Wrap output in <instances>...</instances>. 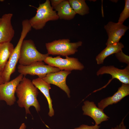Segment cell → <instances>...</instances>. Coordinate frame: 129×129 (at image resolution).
Wrapping results in <instances>:
<instances>
[{
  "instance_id": "6da1fadb",
  "label": "cell",
  "mask_w": 129,
  "mask_h": 129,
  "mask_svg": "<svg viewBox=\"0 0 129 129\" xmlns=\"http://www.w3.org/2000/svg\"><path fill=\"white\" fill-rule=\"evenodd\" d=\"M16 93L18 98V105L24 108L26 114H31L29 108L31 106L34 107L38 112L40 111V107L37 99L38 89L30 79L23 76L17 87Z\"/></svg>"
},
{
  "instance_id": "7a4b0ae2",
  "label": "cell",
  "mask_w": 129,
  "mask_h": 129,
  "mask_svg": "<svg viewBox=\"0 0 129 129\" xmlns=\"http://www.w3.org/2000/svg\"><path fill=\"white\" fill-rule=\"evenodd\" d=\"M53 9L49 0L39 4L35 15L29 20L32 27L36 30H40L43 28L48 21L58 20L59 17Z\"/></svg>"
},
{
  "instance_id": "3957f363",
  "label": "cell",
  "mask_w": 129,
  "mask_h": 129,
  "mask_svg": "<svg viewBox=\"0 0 129 129\" xmlns=\"http://www.w3.org/2000/svg\"><path fill=\"white\" fill-rule=\"evenodd\" d=\"M49 55L47 53L43 54L39 52L32 40H24L21 45L18 62L20 65H28L35 62L44 61Z\"/></svg>"
},
{
  "instance_id": "277c9868",
  "label": "cell",
  "mask_w": 129,
  "mask_h": 129,
  "mask_svg": "<svg viewBox=\"0 0 129 129\" xmlns=\"http://www.w3.org/2000/svg\"><path fill=\"white\" fill-rule=\"evenodd\" d=\"M82 44L81 41L71 43L69 39H62L46 43L45 46L49 55L66 57L75 54Z\"/></svg>"
},
{
  "instance_id": "5b68a950",
  "label": "cell",
  "mask_w": 129,
  "mask_h": 129,
  "mask_svg": "<svg viewBox=\"0 0 129 129\" xmlns=\"http://www.w3.org/2000/svg\"><path fill=\"white\" fill-rule=\"evenodd\" d=\"M65 57V58L64 59L60 57V55L55 57L48 56L44 61L48 65L58 68L60 70H82L84 69V66L78 59L68 56Z\"/></svg>"
},
{
  "instance_id": "8992f818",
  "label": "cell",
  "mask_w": 129,
  "mask_h": 129,
  "mask_svg": "<svg viewBox=\"0 0 129 129\" xmlns=\"http://www.w3.org/2000/svg\"><path fill=\"white\" fill-rule=\"evenodd\" d=\"M17 69L18 72L23 76H25L28 74L36 75L38 78L42 79L49 73L57 72L60 70L58 68L45 65L42 61L35 62L27 66L19 64Z\"/></svg>"
},
{
  "instance_id": "52a82bcc",
  "label": "cell",
  "mask_w": 129,
  "mask_h": 129,
  "mask_svg": "<svg viewBox=\"0 0 129 129\" xmlns=\"http://www.w3.org/2000/svg\"><path fill=\"white\" fill-rule=\"evenodd\" d=\"M28 34L25 30L22 31L18 42L8 60L5 68L1 72V75L5 83L10 81L11 75L15 72L19 58L21 45Z\"/></svg>"
},
{
  "instance_id": "ba28073f",
  "label": "cell",
  "mask_w": 129,
  "mask_h": 129,
  "mask_svg": "<svg viewBox=\"0 0 129 129\" xmlns=\"http://www.w3.org/2000/svg\"><path fill=\"white\" fill-rule=\"evenodd\" d=\"M23 77L20 74L11 81L0 85V100L5 101L9 106L14 104L16 101L15 93L16 89Z\"/></svg>"
},
{
  "instance_id": "9c48e42d",
  "label": "cell",
  "mask_w": 129,
  "mask_h": 129,
  "mask_svg": "<svg viewBox=\"0 0 129 129\" xmlns=\"http://www.w3.org/2000/svg\"><path fill=\"white\" fill-rule=\"evenodd\" d=\"M104 74H110L112 76V79L105 86L95 90V92L105 88L114 79L118 80L123 83L129 84V65L123 69H119L113 65L103 66L101 67L96 73L97 76Z\"/></svg>"
},
{
  "instance_id": "30bf717a",
  "label": "cell",
  "mask_w": 129,
  "mask_h": 129,
  "mask_svg": "<svg viewBox=\"0 0 129 129\" xmlns=\"http://www.w3.org/2000/svg\"><path fill=\"white\" fill-rule=\"evenodd\" d=\"M108 35V38L106 43L108 45L119 42L122 37L129 28L123 23L112 22H109L104 26Z\"/></svg>"
},
{
  "instance_id": "8fae6325",
  "label": "cell",
  "mask_w": 129,
  "mask_h": 129,
  "mask_svg": "<svg viewBox=\"0 0 129 129\" xmlns=\"http://www.w3.org/2000/svg\"><path fill=\"white\" fill-rule=\"evenodd\" d=\"M71 71L60 70L48 74L42 79L48 83L56 85L64 91L68 97H70V91L66 83V79Z\"/></svg>"
},
{
  "instance_id": "7c38bea8",
  "label": "cell",
  "mask_w": 129,
  "mask_h": 129,
  "mask_svg": "<svg viewBox=\"0 0 129 129\" xmlns=\"http://www.w3.org/2000/svg\"><path fill=\"white\" fill-rule=\"evenodd\" d=\"M12 13L4 14L0 18V43L11 42L14 36L15 31L12 25Z\"/></svg>"
},
{
  "instance_id": "4fadbf2b",
  "label": "cell",
  "mask_w": 129,
  "mask_h": 129,
  "mask_svg": "<svg viewBox=\"0 0 129 129\" xmlns=\"http://www.w3.org/2000/svg\"><path fill=\"white\" fill-rule=\"evenodd\" d=\"M84 104L82 107L83 115L91 118L95 122L96 124L98 125L109 118L104 113L103 110L97 107L94 102L86 101L84 102Z\"/></svg>"
},
{
  "instance_id": "5bb4252c",
  "label": "cell",
  "mask_w": 129,
  "mask_h": 129,
  "mask_svg": "<svg viewBox=\"0 0 129 129\" xmlns=\"http://www.w3.org/2000/svg\"><path fill=\"white\" fill-rule=\"evenodd\" d=\"M129 94V84L122 83L117 91L112 96L102 100L98 104V107L103 110L108 105L117 103Z\"/></svg>"
},
{
  "instance_id": "9a60e30c",
  "label": "cell",
  "mask_w": 129,
  "mask_h": 129,
  "mask_svg": "<svg viewBox=\"0 0 129 129\" xmlns=\"http://www.w3.org/2000/svg\"><path fill=\"white\" fill-rule=\"evenodd\" d=\"M32 82L38 89H39L46 98L48 101L49 109V116L51 117L54 114V110L53 108L52 100L51 98L49 91L51 89L50 84L48 83L42 78H38L33 79Z\"/></svg>"
},
{
  "instance_id": "2e32d148",
  "label": "cell",
  "mask_w": 129,
  "mask_h": 129,
  "mask_svg": "<svg viewBox=\"0 0 129 129\" xmlns=\"http://www.w3.org/2000/svg\"><path fill=\"white\" fill-rule=\"evenodd\" d=\"M107 46L96 58V61L98 64H103L106 58L122 50V48L124 47L123 44L119 42L110 44Z\"/></svg>"
},
{
  "instance_id": "e0dca14e",
  "label": "cell",
  "mask_w": 129,
  "mask_h": 129,
  "mask_svg": "<svg viewBox=\"0 0 129 129\" xmlns=\"http://www.w3.org/2000/svg\"><path fill=\"white\" fill-rule=\"evenodd\" d=\"M54 9L57 11V14L61 19L71 20L76 14L71 7L69 0H64Z\"/></svg>"
},
{
  "instance_id": "ac0fdd59",
  "label": "cell",
  "mask_w": 129,
  "mask_h": 129,
  "mask_svg": "<svg viewBox=\"0 0 129 129\" xmlns=\"http://www.w3.org/2000/svg\"><path fill=\"white\" fill-rule=\"evenodd\" d=\"M14 48L11 42L0 43V71L3 70Z\"/></svg>"
},
{
  "instance_id": "d6986e66",
  "label": "cell",
  "mask_w": 129,
  "mask_h": 129,
  "mask_svg": "<svg viewBox=\"0 0 129 129\" xmlns=\"http://www.w3.org/2000/svg\"><path fill=\"white\" fill-rule=\"evenodd\" d=\"M70 5L76 13L81 16L88 14L89 9L84 0H69Z\"/></svg>"
},
{
  "instance_id": "ffe728a7",
  "label": "cell",
  "mask_w": 129,
  "mask_h": 129,
  "mask_svg": "<svg viewBox=\"0 0 129 129\" xmlns=\"http://www.w3.org/2000/svg\"><path fill=\"white\" fill-rule=\"evenodd\" d=\"M125 2L124 9L120 15L118 22L121 23L129 17V0H125Z\"/></svg>"
},
{
  "instance_id": "44dd1931",
  "label": "cell",
  "mask_w": 129,
  "mask_h": 129,
  "mask_svg": "<svg viewBox=\"0 0 129 129\" xmlns=\"http://www.w3.org/2000/svg\"><path fill=\"white\" fill-rule=\"evenodd\" d=\"M115 54L116 57L119 61L125 63L127 64V65H129V56L125 54L122 50Z\"/></svg>"
},
{
  "instance_id": "7402d4cb",
  "label": "cell",
  "mask_w": 129,
  "mask_h": 129,
  "mask_svg": "<svg viewBox=\"0 0 129 129\" xmlns=\"http://www.w3.org/2000/svg\"><path fill=\"white\" fill-rule=\"evenodd\" d=\"M100 126L95 124L94 125L88 126L85 124L81 125L74 129H100Z\"/></svg>"
},
{
  "instance_id": "603a6c76",
  "label": "cell",
  "mask_w": 129,
  "mask_h": 129,
  "mask_svg": "<svg viewBox=\"0 0 129 129\" xmlns=\"http://www.w3.org/2000/svg\"><path fill=\"white\" fill-rule=\"evenodd\" d=\"M64 0H51V5L53 8H54L56 7L59 4Z\"/></svg>"
},
{
  "instance_id": "cb8c5ba5",
  "label": "cell",
  "mask_w": 129,
  "mask_h": 129,
  "mask_svg": "<svg viewBox=\"0 0 129 129\" xmlns=\"http://www.w3.org/2000/svg\"><path fill=\"white\" fill-rule=\"evenodd\" d=\"M125 117L123 119L119 125H117L116 127L114 128H112L111 129H127L124 122V120Z\"/></svg>"
},
{
  "instance_id": "d4e9b609",
  "label": "cell",
  "mask_w": 129,
  "mask_h": 129,
  "mask_svg": "<svg viewBox=\"0 0 129 129\" xmlns=\"http://www.w3.org/2000/svg\"><path fill=\"white\" fill-rule=\"evenodd\" d=\"M5 83V81L2 77L1 72L0 71V85Z\"/></svg>"
},
{
  "instance_id": "484cf974",
  "label": "cell",
  "mask_w": 129,
  "mask_h": 129,
  "mask_svg": "<svg viewBox=\"0 0 129 129\" xmlns=\"http://www.w3.org/2000/svg\"><path fill=\"white\" fill-rule=\"evenodd\" d=\"M26 126L24 123H22L21 124L19 129H26Z\"/></svg>"
},
{
  "instance_id": "4316f807",
  "label": "cell",
  "mask_w": 129,
  "mask_h": 129,
  "mask_svg": "<svg viewBox=\"0 0 129 129\" xmlns=\"http://www.w3.org/2000/svg\"></svg>"
}]
</instances>
